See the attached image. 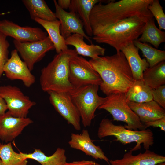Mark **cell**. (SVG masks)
I'll return each mask as SVG.
<instances>
[{
	"mask_svg": "<svg viewBox=\"0 0 165 165\" xmlns=\"http://www.w3.org/2000/svg\"><path fill=\"white\" fill-rule=\"evenodd\" d=\"M56 9V16L61 23L60 33L66 39L72 34H78L82 35L91 44L92 40L85 33L84 25L82 20L77 14L73 12H67L61 8L57 1L53 0Z\"/></svg>",
	"mask_w": 165,
	"mask_h": 165,
	"instance_id": "14",
	"label": "cell"
},
{
	"mask_svg": "<svg viewBox=\"0 0 165 165\" xmlns=\"http://www.w3.org/2000/svg\"><path fill=\"white\" fill-rule=\"evenodd\" d=\"M145 129L148 127H160L161 130L165 131V117L152 121L144 123Z\"/></svg>",
	"mask_w": 165,
	"mask_h": 165,
	"instance_id": "33",
	"label": "cell"
},
{
	"mask_svg": "<svg viewBox=\"0 0 165 165\" xmlns=\"http://www.w3.org/2000/svg\"><path fill=\"white\" fill-rule=\"evenodd\" d=\"M128 103L143 124L165 117V109L153 100L141 103L128 101Z\"/></svg>",
	"mask_w": 165,
	"mask_h": 165,
	"instance_id": "18",
	"label": "cell"
},
{
	"mask_svg": "<svg viewBox=\"0 0 165 165\" xmlns=\"http://www.w3.org/2000/svg\"><path fill=\"white\" fill-rule=\"evenodd\" d=\"M100 0H72L69 8L70 11L76 13L82 20L85 31L89 36H93L90 17L94 6Z\"/></svg>",
	"mask_w": 165,
	"mask_h": 165,
	"instance_id": "21",
	"label": "cell"
},
{
	"mask_svg": "<svg viewBox=\"0 0 165 165\" xmlns=\"http://www.w3.org/2000/svg\"><path fill=\"white\" fill-rule=\"evenodd\" d=\"M152 90L142 80H134L126 94L127 101L141 103L153 100Z\"/></svg>",
	"mask_w": 165,
	"mask_h": 165,
	"instance_id": "27",
	"label": "cell"
},
{
	"mask_svg": "<svg viewBox=\"0 0 165 165\" xmlns=\"http://www.w3.org/2000/svg\"><path fill=\"white\" fill-rule=\"evenodd\" d=\"M0 159L4 165H27L28 163L20 152L14 150L11 142L0 143Z\"/></svg>",
	"mask_w": 165,
	"mask_h": 165,
	"instance_id": "29",
	"label": "cell"
},
{
	"mask_svg": "<svg viewBox=\"0 0 165 165\" xmlns=\"http://www.w3.org/2000/svg\"><path fill=\"white\" fill-rule=\"evenodd\" d=\"M8 110L6 102L0 95V115L4 114Z\"/></svg>",
	"mask_w": 165,
	"mask_h": 165,
	"instance_id": "36",
	"label": "cell"
},
{
	"mask_svg": "<svg viewBox=\"0 0 165 165\" xmlns=\"http://www.w3.org/2000/svg\"><path fill=\"white\" fill-rule=\"evenodd\" d=\"M50 102L55 110L77 130L81 129L80 116L69 92L49 91Z\"/></svg>",
	"mask_w": 165,
	"mask_h": 165,
	"instance_id": "11",
	"label": "cell"
},
{
	"mask_svg": "<svg viewBox=\"0 0 165 165\" xmlns=\"http://www.w3.org/2000/svg\"><path fill=\"white\" fill-rule=\"evenodd\" d=\"M98 108L105 110L112 115L114 121L125 123V128L138 130L146 129L136 114L129 106L126 94H113L107 96Z\"/></svg>",
	"mask_w": 165,
	"mask_h": 165,
	"instance_id": "7",
	"label": "cell"
},
{
	"mask_svg": "<svg viewBox=\"0 0 165 165\" xmlns=\"http://www.w3.org/2000/svg\"><path fill=\"white\" fill-rule=\"evenodd\" d=\"M153 100L165 109V84L152 89Z\"/></svg>",
	"mask_w": 165,
	"mask_h": 165,
	"instance_id": "32",
	"label": "cell"
},
{
	"mask_svg": "<svg viewBox=\"0 0 165 165\" xmlns=\"http://www.w3.org/2000/svg\"><path fill=\"white\" fill-rule=\"evenodd\" d=\"M94 165H101L98 163L95 162Z\"/></svg>",
	"mask_w": 165,
	"mask_h": 165,
	"instance_id": "39",
	"label": "cell"
},
{
	"mask_svg": "<svg viewBox=\"0 0 165 165\" xmlns=\"http://www.w3.org/2000/svg\"><path fill=\"white\" fill-rule=\"evenodd\" d=\"M5 14V13H1V14H0V15H3V14Z\"/></svg>",
	"mask_w": 165,
	"mask_h": 165,
	"instance_id": "40",
	"label": "cell"
},
{
	"mask_svg": "<svg viewBox=\"0 0 165 165\" xmlns=\"http://www.w3.org/2000/svg\"><path fill=\"white\" fill-rule=\"evenodd\" d=\"M0 95L5 101L8 111L16 117L27 118L29 110L36 105L16 86H0Z\"/></svg>",
	"mask_w": 165,
	"mask_h": 165,
	"instance_id": "9",
	"label": "cell"
},
{
	"mask_svg": "<svg viewBox=\"0 0 165 165\" xmlns=\"http://www.w3.org/2000/svg\"><path fill=\"white\" fill-rule=\"evenodd\" d=\"M20 152L23 159L35 160L41 165H64L66 162L65 150L62 148H58L50 156H46L40 149L38 148H35L32 153Z\"/></svg>",
	"mask_w": 165,
	"mask_h": 165,
	"instance_id": "22",
	"label": "cell"
},
{
	"mask_svg": "<svg viewBox=\"0 0 165 165\" xmlns=\"http://www.w3.org/2000/svg\"><path fill=\"white\" fill-rule=\"evenodd\" d=\"M68 79L73 88L89 85L100 86L102 82L100 75L89 61L78 55L70 61Z\"/></svg>",
	"mask_w": 165,
	"mask_h": 165,
	"instance_id": "8",
	"label": "cell"
},
{
	"mask_svg": "<svg viewBox=\"0 0 165 165\" xmlns=\"http://www.w3.org/2000/svg\"><path fill=\"white\" fill-rule=\"evenodd\" d=\"M71 2V0H58L57 2L61 8L64 10L69 8Z\"/></svg>",
	"mask_w": 165,
	"mask_h": 165,
	"instance_id": "35",
	"label": "cell"
},
{
	"mask_svg": "<svg viewBox=\"0 0 165 165\" xmlns=\"http://www.w3.org/2000/svg\"><path fill=\"white\" fill-rule=\"evenodd\" d=\"M141 35L137 39L139 41L150 43L156 49L161 43L165 42V32L156 27L154 17L146 22Z\"/></svg>",
	"mask_w": 165,
	"mask_h": 165,
	"instance_id": "25",
	"label": "cell"
},
{
	"mask_svg": "<svg viewBox=\"0 0 165 165\" xmlns=\"http://www.w3.org/2000/svg\"><path fill=\"white\" fill-rule=\"evenodd\" d=\"M97 135L100 139L114 136L116 138V141L123 145L135 142L136 145L130 150L132 152L140 149L142 144L145 149H149L154 143L153 134L150 129L139 130H129L124 126L114 124L108 118L103 119L101 121Z\"/></svg>",
	"mask_w": 165,
	"mask_h": 165,
	"instance_id": "5",
	"label": "cell"
},
{
	"mask_svg": "<svg viewBox=\"0 0 165 165\" xmlns=\"http://www.w3.org/2000/svg\"><path fill=\"white\" fill-rule=\"evenodd\" d=\"M99 86L89 85L73 88L69 93L72 99L79 112L84 127L90 126L95 113L104 102L106 97L99 96Z\"/></svg>",
	"mask_w": 165,
	"mask_h": 165,
	"instance_id": "6",
	"label": "cell"
},
{
	"mask_svg": "<svg viewBox=\"0 0 165 165\" xmlns=\"http://www.w3.org/2000/svg\"><path fill=\"white\" fill-rule=\"evenodd\" d=\"M68 143L72 148L80 150L95 159L103 160L109 163V159L100 147L93 143L87 130H83L79 134L72 133Z\"/></svg>",
	"mask_w": 165,
	"mask_h": 165,
	"instance_id": "16",
	"label": "cell"
},
{
	"mask_svg": "<svg viewBox=\"0 0 165 165\" xmlns=\"http://www.w3.org/2000/svg\"><path fill=\"white\" fill-rule=\"evenodd\" d=\"M152 0H111L105 5L102 0L94 6L90 13V21L93 36L130 17L138 16L147 21L153 18L148 9Z\"/></svg>",
	"mask_w": 165,
	"mask_h": 165,
	"instance_id": "1",
	"label": "cell"
},
{
	"mask_svg": "<svg viewBox=\"0 0 165 165\" xmlns=\"http://www.w3.org/2000/svg\"><path fill=\"white\" fill-rule=\"evenodd\" d=\"M139 49L134 43L123 47L121 51L123 53L128 62L134 80H143V73L149 67L146 59H142L139 53Z\"/></svg>",
	"mask_w": 165,
	"mask_h": 165,
	"instance_id": "19",
	"label": "cell"
},
{
	"mask_svg": "<svg viewBox=\"0 0 165 165\" xmlns=\"http://www.w3.org/2000/svg\"><path fill=\"white\" fill-rule=\"evenodd\" d=\"M34 20L41 25L47 31L57 54L68 49L65 39L60 33L61 23L59 20L47 21L35 18Z\"/></svg>",
	"mask_w": 165,
	"mask_h": 165,
	"instance_id": "24",
	"label": "cell"
},
{
	"mask_svg": "<svg viewBox=\"0 0 165 165\" xmlns=\"http://www.w3.org/2000/svg\"><path fill=\"white\" fill-rule=\"evenodd\" d=\"M134 45L141 51L143 56L152 67L165 60V51L153 47L147 43H142L138 40L134 42Z\"/></svg>",
	"mask_w": 165,
	"mask_h": 165,
	"instance_id": "28",
	"label": "cell"
},
{
	"mask_svg": "<svg viewBox=\"0 0 165 165\" xmlns=\"http://www.w3.org/2000/svg\"><path fill=\"white\" fill-rule=\"evenodd\" d=\"M95 162L92 160H83L73 161L71 163L66 162L64 165H94Z\"/></svg>",
	"mask_w": 165,
	"mask_h": 165,
	"instance_id": "34",
	"label": "cell"
},
{
	"mask_svg": "<svg viewBox=\"0 0 165 165\" xmlns=\"http://www.w3.org/2000/svg\"><path fill=\"white\" fill-rule=\"evenodd\" d=\"M84 37L78 34H73L65 39L67 45L74 46L78 55L96 59L105 54V49L93 43L87 44L84 41Z\"/></svg>",
	"mask_w": 165,
	"mask_h": 165,
	"instance_id": "20",
	"label": "cell"
},
{
	"mask_svg": "<svg viewBox=\"0 0 165 165\" xmlns=\"http://www.w3.org/2000/svg\"><path fill=\"white\" fill-rule=\"evenodd\" d=\"M33 123L28 118L14 117L8 111L0 115V139L6 143L11 142Z\"/></svg>",
	"mask_w": 165,
	"mask_h": 165,
	"instance_id": "15",
	"label": "cell"
},
{
	"mask_svg": "<svg viewBox=\"0 0 165 165\" xmlns=\"http://www.w3.org/2000/svg\"><path fill=\"white\" fill-rule=\"evenodd\" d=\"M148 9L156 19L159 29L165 30V15L158 0H152L148 6Z\"/></svg>",
	"mask_w": 165,
	"mask_h": 165,
	"instance_id": "30",
	"label": "cell"
},
{
	"mask_svg": "<svg viewBox=\"0 0 165 165\" xmlns=\"http://www.w3.org/2000/svg\"><path fill=\"white\" fill-rule=\"evenodd\" d=\"M6 77L11 80H21L27 87L35 82V78L25 62L20 59L16 50H12L3 68Z\"/></svg>",
	"mask_w": 165,
	"mask_h": 165,
	"instance_id": "13",
	"label": "cell"
},
{
	"mask_svg": "<svg viewBox=\"0 0 165 165\" xmlns=\"http://www.w3.org/2000/svg\"><path fill=\"white\" fill-rule=\"evenodd\" d=\"M146 21L145 19L138 16L130 17L93 36L92 38L98 43L108 45L115 48L117 53L119 52L122 49L138 39Z\"/></svg>",
	"mask_w": 165,
	"mask_h": 165,
	"instance_id": "4",
	"label": "cell"
},
{
	"mask_svg": "<svg viewBox=\"0 0 165 165\" xmlns=\"http://www.w3.org/2000/svg\"><path fill=\"white\" fill-rule=\"evenodd\" d=\"M7 36L0 32V78L4 72V66L9 59V48L10 44Z\"/></svg>",
	"mask_w": 165,
	"mask_h": 165,
	"instance_id": "31",
	"label": "cell"
},
{
	"mask_svg": "<svg viewBox=\"0 0 165 165\" xmlns=\"http://www.w3.org/2000/svg\"><path fill=\"white\" fill-rule=\"evenodd\" d=\"M143 80L152 89L165 84V61L147 68L143 73Z\"/></svg>",
	"mask_w": 165,
	"mask_h": 165,
	"instance_id": "26",
	"label": "cell"
},
{
	"mask_svg": "<svg viewBox=\"0 0 165 165\" xmlns=\"http://www.w3.org/2000/svg\"><path fill=\"white\" fill-rule=\"evenodd\" d=\"M75 49L62 51L41 71L39 81L42 90L47 93L71 92L73 87L69 79L70 61L78 56Z\"/></svg>",
	"mask_w": 165,
	"mask_h": 165,
	"instance_id": "3",
	"label": "cell"
},
{
	"mask_svg": "<svg viewBox=\"0 0 165 165\" xmlns=\"http://www.w3.org/2000/svg\"><path fill=\"white\" fill-rule=\"evenodd\" d=\"M22 2L29 12L31 19L38 18L47 21L57 20L55 13L49 8L44 0H23Z\"/></svg>",
	"mask_w": 165,
	"mask_h": 165,
	"instance_id": "23",
	"label": "cell"
},
{
	"mask_svg": "<svg viewBox=\"0 0 165 165\" xmlns=\"http://www.w3.org/2000/svg\"><path fill=\"white\" fill-rule=\"evenodd\" d=\"M89 61L101 77L100 89L107 96L126 94L134 81L128 62L121 51L112 55L91 59Z\"/></svg>",
	"mask_w": 165,
	"mask_h": 165,
	"instance_id": "2",
	"label": "cell"
},
{
	"mask_svg": "<svg viewBox=\"0 0 165 165\" xmlns=\"http://www.w3.org/2000/svg\"><path fill=\"white\" fill-rule=\"evenodd\" d=\"M13 43L31 71L35 64L41 61L47 52L55 49L48 36L44 39L33 42H21L14 39Z\"/></svg>",
	"mask_w": 165,
	"mask_h": 165,
	"instance_id": "10",
	"label": "cell"
},
{
	"mask_svg": "<svg viewBox=\"0 0 165 165\" xmlns=\"http://www.w3.org/2000/svg\"><path fill=\"white\" fill-rule=\"evenodd\" d=\"M0 32L21 42L37 41L48 36L47 32L39 28L22 27L7 20L0 21Z\"/></svg>",
	"mask_w": 165,
	"mask_h": 165,
	"instance_id": "12",
	"label": "cell"
},
{
	"mask_svg": "<svg viewBox=\"0 0 165 165\" xmlns=\"http://www.w3.org/2000/svg\"><path fill=\"white\" fill-rule=\"evenodd\" d=\"M0 165H4L0 159Z\"/></svg>",
	"mask_w": 165,
	"mask_h": 165,
	"instance_id": "38",
	"label": "cell"
},
{
	"mask_svg": "<svg viewBox=\"0 0 165 165\" xmlns=\"http://www.w3.org/2000/svg\"><path fill=\"white\" fill-rule=\"evenodd\" d=\"M157 165H165V162L159 163Z\"/></svg>",
	"mask_w": 165,
	"mask_h": 165,
	"instance_id": "37",
	"label": "cell"
},
{
	"mask_svg": "<svg viewBox=\"0 0 165 165\" xmlns=\"http://www.w3.org/2000/svg\"><path fill=\"white\" fill-rule=\"evenodd\" d=\"M111 165H156L165 162V157L149 149L137 155L130 151L124 154L122 158L109 161Z\"/></svg>",
	"mask_w": 165,
	"mask_h": 165,
	"instance_id": "17",
	"label": "cell"
}]
</instances>
